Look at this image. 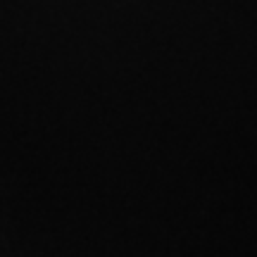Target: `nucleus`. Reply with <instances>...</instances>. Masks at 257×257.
I'll return each instance as SVG.
<instances>
[]
</instances>
